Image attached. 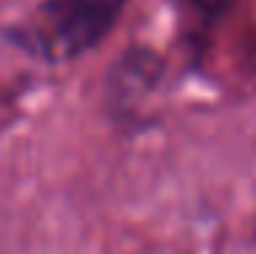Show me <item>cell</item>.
Segmentation results:
<instances>
[{
  "label": "cell",
  "mask_w": 256,
  "mask_h": 254,
  "mask_svg": "<svg viewBox=\"0 0 256 254\" xmlns=\"http://www.w3.org/2000/svg\"><path fill=\"white\" fill-rule=\"evenodd\" d=\"M126 0H44L28 25L25 44L44 60H71L112 30Z\"/></svg>",
  "instance_id": "1"
}]
</instances>
